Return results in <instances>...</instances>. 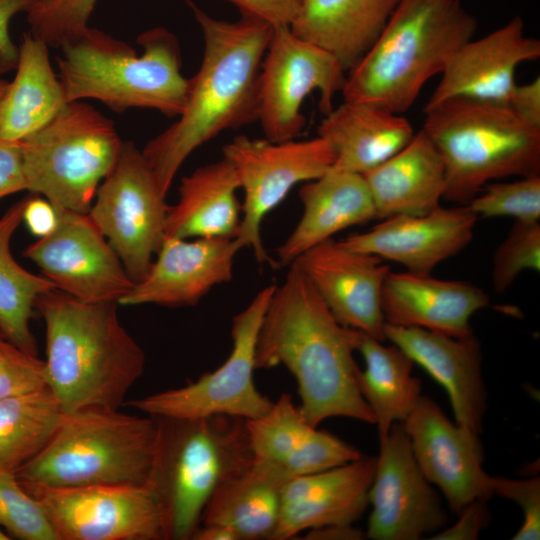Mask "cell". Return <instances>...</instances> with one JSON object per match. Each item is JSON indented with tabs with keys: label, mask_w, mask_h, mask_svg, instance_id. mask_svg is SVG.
Returning a JSON list of instances; mask_svg holds the SVG:
<instances>
[{
	"label": "cell",
	"mask_w": 540,
	"mask_h": 540,
	"mask_svg": "<svg viewBox=\"0 0 540 540\" xmlns=\"http://www.w3.org/2000/svg\"><path fill=\"white\" fill-rule=\"evenodd\" d=\"M185 2L202 31L201 66L189 79L178 120L142 149L166 196L194 150L225 130L258 121L259 76L273 33V27L259 19L220 20Z\"/></svg>",
	"instance_id": "obj_1"
},
{
	"label": "cell",
	"mask_w": 540,
	"mask_h": 540,
	"mask_svg": "<svg viewBox=\"0 0 540 540\" xmlns=\"http://www.w3.org/2000/svg\"><path fill=\"white\" fill-rule=\"evenodd\" d=\"M276 286L258 334L256 369L284 366L295 378L299 410L312 426L333 417L374 424L357 385L347 328L333 317L295 262Z\"/></svg>",
	"instance_id": "obj_2"
},
{
	"label": "cell",
	"mask_w": 540,
	"mask_h": 540,
	"mask_svg": "<svg viewBox=\"0 0 540 540\" xmlns=\"http://www.w3.org/2000/svg\"><path fill=\"white\" fill-rule=\"evenodd\" d=\"M117 305L85 302L58 289L36 300L45 323L47 386L65 413L119 409L144 372V350L120 322Z\"/></svg>",
	"instance_id": "obj_3"
},
{
	"label": "cell",
	"mask_w": 540,
	"mask_h": 540,
	"mask_svg": "<svg viewBox=\"0 0 540 540\" xmlns=\"http://www.w3.org/2000/svg\"><path fill=\"white\" fill-rule=\"evenodd\" d=\"M477 24L460 0H401L380 35L348 72L344 101L401 114L452 55L474 37Z\"/></svg>",
	"instance_id": "obj_4"
},
{
	"label": "cell",
	"mask_w": 540,
	"mask_h": 540,
	"mask_svg": "<svg viewBox=\"0 0 540 540\" xmlns=\"http://www.w3.org/2000/svg\"><path fill=\"white\" fill-rule=\"evenodd\" d=\"M141 55L127 43L88 27L66 42L57 57L59 80L67 102L95 99L116 112L131 108L179 116L189 79L181 73V51L176 36L164 27L137 37Z\"/></svg>",
	"instance_id": "obj_5"
},
{
	"label": "cell",
	"mask_w": 540,
	"mask_h": 540,
	"mask_svg": "<svg viewBox=\"0 0 540 540\" xmlns=\"http://www.w3.org/2000/svg\"><path fill=\"white\" fill-rule=\"evenodd\" d=\"M158 434L156 417L80 408L65 413L47 445L15 474L21 483L50 487L145 485Z\"/></svg>",
	"instance_id": "obj_6"
},
{
	"label": "cell",
	"mask_w": 540,
	"mask_h": 540,
	"mask_svg": "<svg viewBox=\"0 0 540 540\" xmlns=\"http://www.w3.org/2000/svg\"><path fill=\"white\" fill-rule=\"evenodd\" d=\"M156 418L158 442L147 484L161 506L164 539L189 540L215 491L254 458L246 420Z\"/></svg>",
	"instance_id": "obj_7"
},
{
	"label": "cell",
	"mask_w": 540,
	"mask_h": 540,
	"mask_svg": "<svg viewBox=\"0 0 540 540\" xmlns=\"http://www.w3.org/2000/svg\"><path fill=\"white\" fill-rule=\"evenodd\" d=\"M424 114L422 130L445 166L443 199L467 205L489 181L540 175V128L507 105L452 98Z\"/></svg>",
	"instance_id": "obj_8"
},
{
	"label": "cell",
	"mask_w": 540,
	"mask_h": 540,
	"mask_svg": "<svg viewBox=\"0 0 540 540\" xmlns=\"http://www.w3.org/2000/svg\"><path fill=\"white\" fill-rule=\"evenodd\" d=\"M21 142L26 190L42 195L56 211L88 214L124 141L112 120L86 102L72 101Z\"/></svg>",
	"instance_id": "obj_9"
},
{
	"label": "cell",
	"mask_w": 540,
	"mask_h": 540,
	"mask_svg": "<svg viewBox=\"0 0 540 540\" xmlns=\"http://www.w3.org/2000/svg\"><path fill=\"white\" fill-rule=\"evenodd\" d=\"M276 285L261 289L233 317L232 350L212 372L180 388L125 401L145 415L170 419H198L226 415L255 419L264 415L273 401L254 383L256 345L260 327Z\"/></svg>",
	"instance_id": "obj_10"
},
{
	"label": "cell",
	"mask_w": 540,
	"mask_h": 540,
	"mask_svg": "<svg viewBox=\"0 0 540 540\" xmlns=\"http://www.w3.org/2000/svg\"><path fill=\"white\" fill-rule=\"evenodd\" d=\"M222 153L233 165L244 193L236 238L243 248L252 249L258 263L279 268L262 242V222L295 185L327 173L334 164V152L320 136L275 142L239 135L224 145Z\"/></svg>",
	"instance_id": "obj_11"
},
{
	"label": "cell",
	"mask_w": 540,
	"mask_h": 540,
	"mask_svg": "<svg viewBox=\"0 0 540 540\" xmlns=\"http://www.w3.org/2000/svg\"><path fill=\"white\" fill-rule=\"evenodd\" d=\"M168 206L142 150L124 141L114 167L97 189L88 215L134 284L146 276L166 237Z\"/></svg>",
	"instance_id": "obj_12"
},
{
	"label": "cell",
	"mask_w": 540,
	"mask_h": 540,
	"mask_svg": "<svg viewBox=\"0 0 540 540\" xmlns=\"http://www.w3.org/2000/svg\"><path fill=\"white\" fill-rule=\"evenodd\" d=\"M346 76L332 54L295 35L290 26L273 28L259 76L258 121L265 138L281 142L298 137L307 95L319 91V109L326 115Z\"/></svg>",
	"instance_id": "obj_13"
},
{
	"label": "cell",
	"mask_w": 540,
	"mask_h": 540,
	"mask_svg": "<svg viewBox=\"0 0 540 540\" xmlns=\"http://www.w3.org/2000/svg\"><path fill=\"white\" fill-rule=\"evenodd\" d=\"M21 485L42 506L58 540L164 539L161 506L148 484Z\"/></svg>",
	"instance_id": "obj_14"
},
{
	"label": "cell",
	"mask_w": 540,
	"mask_h": 540,
	"mask_svg": "<svg viewBox=\"0 0 540 540\" xmlns=\"http://www.w3.org/2000/svg\"><path fill=\"white\" fill-rule=\"evenodd\" d=\"M55 228L28 245L31 260L56 288L85 302H117L132 289L119 256L88 214L56 211Z\"/></svg>",
	"instance_id": "obj_15"
},
{
	"label": "cell",
	"mask_w": 540,
	"mask_h": 540,
	"mask_svg": "<svg viewBox=\"0 0 540 540\" xmlns=\"http://www.w3.org/2000/svg\"><path fill=\"white\" fill-rule=\"evenodd\" d=\"M379 439L366 537L418 540L446 527L448 515L441 498L421 472L403 423H394Z\"/></svg>",
	"instance_id": "obj_16"
},
{
	"label": "cell",
	"mask_w": 540,
	"mask_h": 540,
	"mask_svg": "<svg viewBox=\"0 0 540 540\" xmlns=\"http://www.w3.org/2000/svg\"><path fill=\"white\" fill-rule=\"evenodd\" d=\"M402 423L421 472L441 490L452 513L493 496L480 434L452 422L424 395Z\"/></svg>",
	"instance_id": "obj_17"
},
{
	"label": "cell",
	"mask_w": 540,
	"mask_h": 540,
	"mask_svg": "<svg viewBox=\"0 0 540 540\" xmlns=\"http://www.w3.org/2000/svg\"><path fill=\"white\" fill-rule=\"evenodd\" d=\"M293 262L339 324L386 341L381 296L390 268L381 258L350 249L331 238Z\"/></svg>",
	"instance_id": "obj_18"
},
{
	"label": "cell",
	"mask_w": 540,
	"mask_h": 540,
	"mask_svg": "<svg viewBox=\"0 0 540 540\" xmlns=\"http://www.w3.org/2000/svg\"><path fill=\"white\" fill-rule=\"evenodd\" d=\"M236 237H165L148 273L119 301L124 306H193L215 286L233 278L242 249Z\"/></svg>",
	"instance_id": "obj_19"
},
{
	"label": "cell",
	"mask_w": 540,
	"mask_h": 540,
	"mask_svg": "<svg viewBox=\"0 0 540 540\" xmlns=\"http://www.w3.org/2000/svg\"><path fill=\"white\" fill-rule=\"evenodd\" d=\"M539 57V39L527 36L522 18L515 16L489 34L472 38L452 55L424 108L452 98L507 105L516 85V68Z\"/></svg>",
	"instance_id": "obj_20"
},
{
	"label": "cell",
	"mask_w": 540,
	"mask_h": 540,
	"mask_svg": "<svg viewBox=\"0 0 540 540\" xmlns=\"http://www.w3.org/2000/svg\"><path fill=\"white\" fill-rule=\"evenodd\" d=\"M477 216L467 205L437 207L424 215H394L369 231L341 240L346 247L431 274L472 241Z\"/></svg>",
	"instance_id": "obj_21"
},
{
	"label": "cell",
	"mask_w": 540,
	"mask_h": 540,
	"mask_svg": "<svg viewBox=\"0 0 540 540\" xmlns=\"http://www.w3.org/2000/svg\"><path fill=\"white\" fill-rule=\"evenodd\" d=\"M376 457L364 456L324 471L289 479L270 540H288L303 531L353 524L369 505Z\"/></svg>",
	"instance_id": "obj_22"
},
{
	"label": "cell",
	"mask_w": 540,
	"mask_h": 540,
	"mask_svg": "<svg viewBox=\"0 0 540 540\" xmlns=\"http://www.w3.org/2000/svg\"><path fill=\"white\" fill-rule=\"evenodd\" d=\"M384 335L444 387L455 422L480 434L487 390L482 376L481 344L474 333L454 337L386 323Z\"/></svg>",
	"instance_id": "obj_23"
},
{
	"label": "cell",
	"mask_w": 540,
	"mask_h": 540,
	"mask_svg": "<svg viewBox=\"0 0 540 540\" xmlns=\"http://www.w3.org/2000/svg\"><path fill=\"white\" fill-rule=\"evenodd\" d=\"M489 304L487 293L474 284L408 271H390L381 296L386 323L454 337L473 333L471 317Z\"/></svg>",
	"instance_id": "obj_24"
},
{
	"label": "cell",
	"mask_w": 540,
	"mask_h": 540,
	"mask_svg": "<svg viewBox=\"0 0 540 540\" xmlns=\"http://www.w3.org/2000/svg\"><path fill=\"white\" fill-rule=\"evenodd\" d=\"M303 213L288 238L277 248L280 266L290 265L313 246L354 225L377 219L362 174L330 169L299 190Z\"/></svg>",
	"instance_id": "obj_25"
},
{
	"label": "cell",
	"mask_w": 540,
	"mask_h": 540,
	"mask_svg": "<svg viewBox=\"0 0 540 540\" xmlns=\"http://www.w3.org/2000/svg\"><path fill=\"white\" fill-rule=\"evenodd\" d=\"M363 177L377 219L427 214L441 206L446 189L442 157L422 129L404 148Z\"/></svg>",
	"instance_id": "obj_26"
},
{
	"label": "cell",
	"mask_w": 540,
	"mask_h": 540,
	"mask_svg": "<svg viewBox=\"0 0 540 540\" xmlns=\"http://www.w3.org/2000/svg\"><path fill=\"white\" fill-rule=\"evenodd\" d=\"M317 130L334 152L331 169L362 175L404 148L415 134L400 114L352 101L333 108Z\"/></svg>",
	"instance_id": "obj_27"
},
{
	"label": "cell",
	"mask_w": 540,
	"mask_h": 540,
	"mask_svg": "<svg viewBox=\"0 0 540 540\" xmlns=\"http://www.w3.org/2000/svg\"><path fill=\"white\" fill-rule=\"evenodd\" d=\"M401 0H302L290 25L332 54L348 73L366 54Z\"/></svg>",
	"instance_id": "obj_28"
},
{
	"label": "cell",
	"mask_w": 540,
	"mask_h": 540,
	"mask_svg": "<svg viewBox=\"0 0 540 540\" xmlns=\"http://www.w3.org/2000/svg\"><path fill=\"white\" fill-rule=\"evenodd\" d=\"M238 189L237 173L224 157L183 177L177 202L168 206L166 237H236L242 218Z\"/></svg>",
	"instance_id": "obj_29"
},
{
	"label": "cell",
	"mask_w": 540,
	"mask_h": 540,
	"mask_svg": "<svg viewBox=\"0 0 540 540\" xmlns=\"http://www.w3.org/2000/svg\"><path fill=\"white\" fill-rule=\"evenodd\" d=\"M288 480L273 465L253 458L245 469L215 491L204 510L201 524L227 526L239 540L270 539L278 522L282 492Z\"/></svg>",
	"instance_id": "obj_30"
},
{
	"label": "cell",
	"mask_w": 540,
	"mask_h": 540,
	"mask_svg": "<svg viewBox=\"0 0 540 540\" xmlns=\"http://www.w3.org/2000/svg\"><path fill=\"white\" fill-rule=\"evenodd\" d=\"M48 45L23 35L14 80L0 106V138L20 141L52 120L68 103L52 69Z\"/></svg>",
	"instance_id": "obj_31"
},
{
	"label": "cell",
	"mask_w": 540,
	"mask_h": 540,
	"mask_svg": "<svg viewBox=\"0 0 540 540\" xmlns=\"http://www.w3.org/2000/svg\"><path fill=\"white\" fill-rule=\"evenodd\" d=\"M347 334L354 351L364 359L365 369L358 370L357 385L382 437L394 423L407 418L422 396L421 381L412 374L415 363L394 344L384 345V341L351 328Z\"/></svg>",
	"instance_id": "obj_32"
},
{
	"label": "cell",
	"mask_w": 540,
	"mask_h": 540,
	"mask_svg": "<svg viewBox=\"0 0 540 540\" xmlns=\"http://www.w3.org/2000/svg\"><path fill=\"white\" fill-rule=\"evenodd\" d=\"M26 199L12 205L0 218V330L22 350L37 355L36 339L30 322L38 297L57 289L44 276H37L14 259L10 242L23 221Z\"/></svg>",
	"instance_id": "obj_33"
},
{
	"label": "cell",
	"mask_w": 540,
	"mask_h": 540,
	"mask_svg": "<svg viewBox=\"0 0 540 540\" xmlns=\"http://www.w3.org/2000/svg\"><path fill=\"white\" fill-rule=\"evenodd\" d=\"M254 458L269 463L289 479L303 473L319 440V429L310 425L289 394L273 401L262 416L246 420Z\"/></svg>",
	"instance_id": "obj_34"
},
{
	"label": "cell",
	"mask_w": 540,
	"mask_h": 540,
	"mask_svg": "<svg viewBox=\"0 0 540 540\" xmlns=\"http://www.w3.org/2000/svg\"><path fill=\"white\" fill-rule=\"evenodd\" d=\"M65 412L47 387L0 399V467L16 471L50 441Z\"/></svg>",
	"instance_id": "obj_35"
},
{
	"label": "cell",
	"mask_w": 540,
	"mask_h": 540,
	"mask_svg": "<svg viewBox=\"0 0 540 540\" xmlns=\"http://www.w3.org/2000/svg\"><path fill=\"white\" fill-rule=\"evenodd\" d=\"M0 525L22 540H58L39 502L19 482L15 471L0 467Z\"/></svg>",
	"instance_id": "obj_36"
},
{
	"label": "cell",
	"mask_w": 540,
	"mask_h": 540,
	"mask_svg": "<svg viewBox=\"0 0 540 540\" xmlns=\"http://www.w3.org/2000/svg\"><path fill=\"white\" fill-rule=\"evenodd\" d=\"M467 206L478 217H513L539 222L540 175L522 176L511 182L485 185Z\"/></svg>",
	"instance_id": "obj_37"
},
{
	"label": "cell",
	"mask_w": 540,
	"mask_h": 540,
	"mask_svg": "<svg viewBox=\"0 0 540 540\" xmlns=\"http://www.w3.org/2000/svg\"><path fill=\"white\" fill-rule=\"evenodd\" d=\"M98 0H39L27 11L30 34L48 46L60 48L78 37Z\"/></svg>",
	"instance_id": "obj_38"
},
{
	"label": "cell",
	"mask_w": 540,
	"mask_h": 540,
	"mask_svg": "<svg viewBox=\"0 0 540 540\" xmlns=\"http://www.w3.org/2000/svg\"><path fill=\"white\" fill-rule=\"evenodd\" d=\"M527 270H540V223L515 221L493 255L494 290L505 292Z\"/></svg>",
	"instance_id": "obj_39"
},
{
	"label": "cell",
	"mask_w": 540,
	"mask_h": 540,
	"mask_svg": "<svg viewBox=\"0 0 540 540\" xmlns=\"http://www.w3.org/2000/svg\"><path fill=\"white\" fill-rule=\"evenodd\" d=\"M47 387L45 362L0 336V399Z\"/></svg>",
	"instance_id": "obj_40"
},
{
	"label": "cell",
	"mask_w": 540,
	"mask_h": 540,
	"mask_svg": "<svg viewBox=\"0 0 540 540\" xmlns=\"http://www.w3.org/2000/svg\"><path fill=\"white\" fill-rule=\"evenodd\" d=\"M493 495L515 502L523 511L524 521L512 537L513 540H538L540 538V479H510L491 476Z\"/></svg>",
	"instance_id": "obj_41"
},
{
	"label": "cell",
	"mask_w": 540,
	"mask_h": 540,
	"mask_svg": "<svg viewBox=\"0 0 540 540\" xmlns=\"http://www.w3.org/2000/svg\"><path fill=\"white\" fill-rule=\"evenodd\" d=\"M242 16L259 19L273 28L290 26L299 13L302 0H228Z\"/></svg>",
	"instance_id": "obj_42"
},
{
	"label": "cell",
	"mask_w": 540,
	"mask_h": 540,
	"mask_svg": "<svg viewBox=\"0 0 540 540\" xmlns=\"http://www.w3.org/2000/svg\"><path fill=\"white\" fill-rule=\"evenodd\" d=\"M487 500H476L465 506L458 520L450 527H444L436 532L431 539L435 540H475L481 531L488 527L491 514Z\"/></svg>",
	"instance_id": "obj_43"
},
{
	"label": "cell",
	"mask_w": 540,
	"mask_h": 540,
	"mask_svg": "<svg viewBox=\"0 0 540 540\" xmlns=\"http://www.w3.org/2000/svg\"><path fill=\"white\" fill-rule=\"evenodd\" d=\"M23 190L22 142L0 138V199Z\"/></svg>",
	"instance_id": "obj_44"
},
{
	"label": "cell",
	"mask_w": 540,
	"mask_h": 540,
	"mask_svg": "<svg viewBox=\"0 0 540 540\" xmlns=\"http://www.w3.org/2000/svg\"><path fill=\"white\" fill-rule=\"evenodd\" d=\"M39 0H0V74L16 69L19 48L11 40L9 23L19 12H26Z\"/></svg>",
	"instance_id": "obj_45"
},
{
	"label": "cell",
	"mask_w": 540,
	"mask_h": 540,
	"mask_svg": "<svg viewBox=\"0 0 540 540\" xmlns=\"http://www.w3.org/2000/svg\"><path fill=\"white\" fill-rule=\"evenodd\" d=\"M507 106L527 123L540 128V77L516 83Z\"/></svg>",
	"instance_id": "obj_46"
},
{
	"label": "cell",
	"mask_w": 540,
	"mask_h": 540,
	"mask_svg": "<svg viewBox=\"0 0 540 540\" xmlns=\"http://www.w3.org/2000/svg\"><path fill=\"white\" fill-rule=\"evenodd\" d=\"M29 230L36 236L42 237L50 233L57 223V212L45 198H27L23 214Z\"/></svg>",
	"instance_id": "obj_47"
},
{
	"label": "cell",
	"mask_w": 540,
	"mask_h": 540,
	"mask_svg": "<svg viewBox=\"0 0 540 540\" xmlns=\"http://www.w3.org/2000/svg\"><path fill=\"white\" fill-rule=\"evenodd\" d=\"M365 533L354 527L353 524H335L311 529L305 539L312 540H360Z\"/></svg>",
	"instance_id": "obj_48"
},
{
	"label": "cell",
	"mask_w": 540,
	"mask_h": 540,
	"mask_svg": "<svg viewBox=\"0 0 540 540\" xmlns=\"http://www.w3.org/2000/svg\"><path fill=\"white\" fill-rule=\"evenodd\" d=\"M192 540H239L237 534L229 527L220 524H201Z\"/></svg>",
	"instance_id": "obj_49"
},
{
	"label": "cell",
	"mask_w": 540,
	"mask_h": 540,
	"mask_svg": "<svg viewBox=\"0 0 540 540\" xmlns=\"http://www.w3.org/2000/svg\"><path fill=\"white\" fill-rule=\"evenodd\" d=\"M8 85H9V82H7L6 80L0 77V106L5 96V93L7 91Z\"/></svg>",
	"instance_id": "obj_50"
},
{
	"label": "cell",
	"mask_w": 540,
	"mask_h": 540,
	"mask_svg": "<svg viewBox=\"0 0 540 540\" xmlns=\"http://www.w3.org/2000/svg\"><path fill=\"white\" fill-rule=\"evenodd\" d=\"M1 525H0V540H9L10 537L1 529Z\"/></svg>",
	"instance_id": "obj_51"
},
{
	"label": "cell",
	"mask_w": 540,
	"mask_h": 540,
	"mask_svg": "<svg viewBox=\"0 0 540 540\" xmlns=\"http://www.w3.org/2000/svg\"><path fill=\"white\" fill-rule=\"evenodd\" d=\"M0 336H4L1 330H0Z\"/></svg>",
	"instance_id": "obj_52"
}]
</instances>
